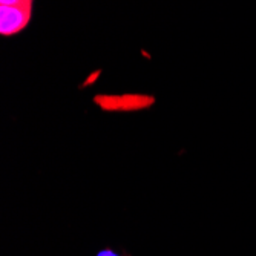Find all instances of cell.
I'll return each instance as SVG.
<instances>
[{"label": "cell", "mask_w": 256, "mask_h": 256, "mask_svg": "<svg viewBox=\"0 0 256 256\" xmlns=\"http://www.w3.org/2000/svg\"><path fill=\"white\" fill-rule=\"evenodd\" d=\"M32 4L26 5H0V32L12 36L25 30L31 20Z\"/></svg>", "instance_id": "obj_1"}, {"label": "cell", "mask_w": 256, "mask_h": 256, "mask_svg": "<svg viewBox=\"0 0 256 256\" xmlns=\"http://www.w3.org/2000/svg\"><path fill=\"white\" fill-rule=\"evenodd\" d=\"M97 256H122V254H118L117 252H114V250H110V248H104V250L98 252Z\"/></svg>", "instance_id": "obj_3"}, {"label": "cell", "mask_w": 256, "mask_h": 256, "mask_svg": "<svg viewBox=\"0 0 256 256\" xmlns=\"http://www.w3.org/2000/svg\"><path fill=\"white\" fill-rule=\"evenodd\" d=\"M32 4V0H0V5H26Z\"/></svg>", "instance_id": "obj_2"}]
</instances>
